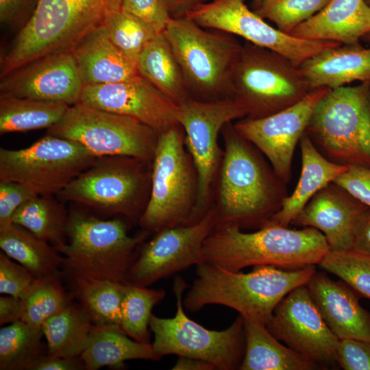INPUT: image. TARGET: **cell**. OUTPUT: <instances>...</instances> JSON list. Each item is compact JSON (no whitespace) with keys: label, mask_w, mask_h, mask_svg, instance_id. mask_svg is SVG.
<instances>
[{"label":"cell","mask_w":370,"mask_h":370,"mask_svg":"<svg viewBox=\"0 0 370 370\" xmlns=\"http://www.w3.org/2000/svg\"><path fill=\"white\" fill-rule=\"evenodd\" d=\"M196 266L197 277L183 300L186 310L195 312L207 305H222L264 325L280 301L294 288L306 285L317 272L314 265L296 269L258 265L249 273L205 261Z\"/></svg>","instance_id":"cell-1"},{"label":"cell","mask_w":370,"mask_h":370,"mask_svg":"<svg viewBox=\"0 0 370 370\" xmlns=\"http://www.w3.org/2000/svg\"><path fill=\"white\" fill-rule=\"evenodd\" d=\"M225 151L221 168L217 225L260 229L287 197L285 183L269 169L232 122L223 128Z\"/></svg>","instance_id":"cell-2"},{"label":"cell","mask_w":370,"mask_h":370,"mask_svg":"<svg viewBox=\"0 0 370 370\" xmlns=\"http://www.w3.org/2000/svg\"><path fill=\"white\" fill-rule=\"evenodd\" d=\"M330 251L325 236L313 227L300 230L266 224L252 232L234 225H217L202 248L204 260L238 271L249 266L296 269L319 264Z\"/></svg>","instance_id":"cell-3"},{"label":"cell","mask_w":370,"mask_h":370,"mask_svg":"<svg viewBox=\"0 0 370 370\" xmlns=\"http://www.w3.org/2000/svg\"><path fill=\"white\" fill-rule=\"evenodd\" d=\"M122 0H40L1 59V77L43 56L71 50L121 8Z\"/></svg>","instance_id":"cell-4"},{"label":"cell","mask_w":370,"mask_h":370,"mask_svg":"<svg viewBox=\"0 0 370 370\" xmlns=\"http://www.w3.org/2000/svg\"><path fill=\"white\" fill-rule=\"evenodd\" d=\"M148 232L130 236L121 219H101L81 210L69 212L63 254L67 277L127 283L129 271Z\"/></svg>","instance_id":"cell-5"},{"label":"cell","mask_w":370,"mask_h":370,"mask_svg":"<svg viewBox=\"0 0 370 370\" xmlns=\"http://www.w3.org/2000/svg\"><path fill=\"white\" fill-rule=\"evenodd\" d=\"M164 32L190 98H232V77L242 49L234 36L204 28L188 17L172 18Z\"/></svg>","instance_id":"cell-6"},{"label":"cell","mask_w":370,"mask_h":370,"mask_svg":"<svg viewBox=\"0 0 370 370\" xmlns=\"http://www.w3.org/2000/svg\"><path fill=\"white\" fill-rule=\"evenodd\" d=\"M184 145L185 134L180 124L159 134L151 163L149 198L139 220L149 234L196 223L198 177Z\"/></svg>","instance_id":"cell-7"},{"label":"cell","mask_w":370,"mask_h":370,"mask_svg":"<svg viewBox=\"0 0 370 370\" xmlns=\"http://www.w3.org/2000/svg\"><path fill=\"white\" fill-rule=\"evenodd\" d=\"M305 134L331 162L370 168V82L329 89Z\"/></svg>","instance_id":"cell-8"},{"label":"cell","mask_w":370,"mask_h":370,"mask_svg":"<svg viewBox=\"0 0 370 370\" xmlns=\"http://www.w3.org/2000/svg\"><path fill=\"white\" fill-rule=\"evenodd\" d=\"M151 163L129 156L97 158L56 196L139 221L149 198Z\"/></svg>","instance_id":"cell-9"},{"label":"cell","mask_w":370,"mask_h":370,"mask_svg":"<svg viewBox=\"0 0 370 370\" xmlns=\"http://www.w3.org/2000/svg\"><path fill=\"white\" fill-rule=\"evenodd\" d=\"M187 288L186 281L177 275L173 283L175 316L161 318L152 314L149 329L153 334L154 352L160 358L173 354L207 361L219 370L239 369L245 351L243 317L239 314L223 330L204 328L184 312L183 295Z\"/></svg>","instance_id":"cell-10"},{"label":"cell","mask_w":370,"mask_h":370,"mask_svg":"<svg viewBox=\"0 0 370 370\" xmlns=\"http://www.w3.org/2000/svg\"><path fill=\"white\" fill-rule=\"evenodd\" d=\"M312 90L300 71L284 56L245 41L232 77V98L249 118H261L285 109Z\"/></svg>","instance_id":"cell-11"},{"label":"cell","mask_w":370,"mask_h":370,"mask_svg":"<svg viewBox=\"0 0 370 370\" xmlns=\"http://www.w3.org/2000/svg\"><path fill=\"white\" fill-rule=\"evenodd\" d=\"M47 134L75 141L94 156H129L152 162L159 134L130 116L82 103L70 106Z\"/></svg>","instance_id":"cell-12"},{"label":"cell","mask_w":370,"mask_h":370,"mask_svg":"<svg viewBox=\"0 0 370 370\" xmlns=\"http://www.w3.org/2000/svg\"><path fill=\"white\" fill-rule=\"evenodd\" d=\"M96 158L75 141L47 134L23 149L1 147L0 180L21 183L38 195H56Z\"/></svg>","instance_id":"cell-13"},{"label":"cell","mask_w":370,"mask_h":370,"mask_svg":"<svg viewBox=\"0 0 370 370\" xmlns=\"http://www.w3.org/2000/svg\"><path fill=\"white\" fill-rule=\"evenodd\" d=\"M247 116L245 108L232 98L201 101L190 97L178 106L177 123L184 129L185 145L198 177L196 222L210 209L211 188L221 160L219 132L226 124Z\"/></svg>","instance_id":"cell-14"},{"label":"cell","mask_w":370,"mask_h":370,"mask_svg":"<svg viewBox=\"0 0 370 370\" xmlns=\"http://www.w3.org/2000/svg\"><path fill=\"white\" fill-rule=\"evenodd\" d=\"M186 17L204 28L240 36L245 41L273 51L297 67L319 52L340 45L331 41L304 40L287 34L251 10L245 0H211Z\"/></svg>","instance_id":"cell-15"},{"label":"cell","mask_w":370,"mask_h":370,"mask_svg":"<svg viewBox=\"0 0 370 370\" xmlns=\"http://www.w3.org/2000/svg\"><path fill=\"white\" fill-rule=\"evenodd\" d=\"M217 224L216 209L210 208L195 223L166 227L156 232L140 249L129 271L127 282L147 287L204 262V241Z\"/></svg>","instance_id":"cell-16"},{"label":"cell","mask_w":370,"mask_h":370,"mask_svg":"<svg viewBox=\"0 0 370 370\" xmlns=\"http://www.w3.org/2000/svg\"><path fill=\"white\" fill-rule=\"evenodd\" d=\"M266 327L276 338L322 369L339 367V339L324 321L306 285L294 288L280 301Z\"/></svg>","instance_id":"cell-17"},{"label":"cell","mask_w":370,"mask_h":370,"mask_svg":"<svg viewBox=\"0 0 370 370\" xmlns=\"http://www.w3.org/2000/svg\"><path fill=\"white\" fill-rule=\"evenodd\" d=\"M329 89H313L278 112L261 118L245 117L234 124L238 133L268 158L272 169L285 184L291 180L297 144L305 134L316 105Z\"/></svg>","instance_id":"cell-18"},{"label":"cell","mask_w":370,"mask_h":370,"mask_svg":"<svg viewBox=\"0 0 370 370\" xmlns=\"http://www.w3.org/2000/svg\"><path fill=\"white\" fill-rule=\"evenodd\" d=\"M79 102L136 119L158 134L178 124V106L139 73L118 82L84 86Z\"/></svg>","instance_id":"cell-19"},{"label":"cell","mask_w":370,"mask_h":370,"mask_svg":"<svg viewBox=\"0 0 370 370\" xmlns=\"http://www.w3.org/2000/svg\"><path fill=\"white\" fill-rule=\"evenodd\" d=\"M84 86L68 50L40 57L1 77L0 94L72 106L79 102Z\"/></svg>","instance_id":"cell-20"},{"label":"cell","mask_w":370,"mask_h":370,"mask_svg":"<svg viewBox=\"0 0 370 370\" xmlns=\"http://www.w3.org/2000/svg\"><path fill=\"white\" fill-rule=\"evenodd\" d=\"M367 208L332 182L312 197L291 224L320 231L330 251L348 250L358 219Z\"/></svg>","instance_id":"cell-21"},{"label":"cell","mask_w":370,"mask_h":370,"mask_svg":"<svg viewBox=\"0 0 370 370\" xmlns=\"http://www.w3.org/2000/svg\"><path fill=\"white\" fill-rule=\"evenodd\" d=\"M324 321L339 339L370 341V313L352 288L316 272L306 284Z\"/></svg>","instance_id":"cell-22"},{"label":"cell","mask_w":370,"mask_h":370,"mask_svg":"<svg viewBox=\"0 0 370 370\" xmlns=\"http://www.w3.org/2000/svg\"><path fill=\"white\" fill-rule=\"evenodd\" d=\"M369 34L370 5L366 0H330L288 34L304 40L351 45Z\"/></svg>","instance_id":"cell-23"},{"label":"cell","mask_w":370,"mask_h":370,"mask_svg":"<svg viewBox=\"0 0 370 370\" xmlns=\"http://www.w3.org/2000/svg\"><path fill=\"white\" fill-rule=\"evenodd\" d=\"M84 86L121 82L138 74L137 62L122 52L101 25L71 50Z\"/></svg>","instance_id":"cell-24"},{"label":"cell","mask_w":370,"mask_h":370,"mask_svg":"<svg viewBox=\"0 0 370 370\" xmlns=\"http://www.w3.org/2000/svg\"><path fill=\"white\" fill-rule=\"evenodd\" d=\"M299 69L311 90L370 82V47L340 44L314 55Z\"/></svg>","instance_id":"cell-25"},{"label":"cell","mask_w":370,"mask_h":370,"mask_svg":"<svg viewBox=\"0 0 370 370\" xmlns=\"http://www.w3.org/2000/svg\"><path fill=\"white\" fill-rule=\"evenodd\" d=\"M299 143L301 173L298 183L293 193L284 199L280 209L267 224L288 227L316 193L333 182L349 166L327 159L306 134Z\"/></svg>","instance_id":"cell-26"},{"label":"cell","mask_w":370,"mask_h":370,"mask_svg":"<svg viewBox=\"0 0 370 370\" xmlns=\"http://www.w3.org/2000/svg\"><path fill=\"white\" fill-rule=\"evenodd\" d=\"M243 318L245 351L241 370H314L312 360L280 343L266 325Z\"/></svg>","instance_id":"cell-27"},{"label":"cell","mask_w":370,"mask_h":370,"mask_svg":"<svg viewBox=\"0 0 370 370\" xmlns=\"http://www.w3.org/2000/svg\"><path fill=\"white\" fill-rule=\"evenodd\" d=\"M80 357L85 370H97L103 367H121L129 360L160 359L154 352L151 343L137 341L115 325L95 324Z\"/></svg>","instance_id":"cell-28"},{"label":"cell","mask_w":370,"mask_h":370,"mask_svg":"<svg viewBox=\"0 0 370 370\" xmlns=\"http://www.w3.org/2000/svg\"><path fill=\"white\" fill-rule=\"evenodd\" d=\"M0 248L38 279L62 275L63 256L21 225L12 223L0 227Z\"/></svg>","instance_id":"cell-29"},{"label":"cell","mask_w":370,"mask_h":370,"mask_svg":"<svg viewBox=\"0 0 370 370\" xmlns=\"http://www.w3.org/2000/svg\"><path fill=\"white\" fill-rule=\"evenodd\" d=\"M137 69L176 105L190 98L181 68L164 32L157 34L144 47L137 60Z\"/></svg>","instance_id":"cell-30"},{"label":"cell","mask_w":370,"mask_h":370,"mask_svg":"<svg viewBox=\"0 0 370 370\" xmlns=\"http://www.w3.org/2000/svg\"><path fill=\"white\" fill-rule=\"evenodd\" d=\"M93 325L86 309L73 299L42 325L48 355L66 358L80 356L88 343Z\"/></svg>","instance_id":"cell-31"},{"label":"cell","mask_w":370,"mask_h":370,"mask_svg":"<svg viewBox=\"0 0 370 370\" xmlns=\"http://www.w3.org/2000/svg\"><path fill=\"white\" fill-rule=\"evenodd\" d=\"M70 105L0 94V134L50 128L64 116Z\"/></svg>","instance_id":"cell-32"},{"label":"cell","mask_w":370,"mask_h":370,"mask_svg":"<svg viewBox=\"0 0 370 370\" xmlns=\"http://www.w3.org/2000/svg\"><path fill=\"white\" fill-rule=\"evenodd\" d=\"M69 212L53 195H36L14 213L12 223L21 225L56 250L67 242Z\"/></svg>","instance_id":"cell-33"},{"label":"cell","mask_w":370,"mask_h":370,"mask_svg":"<svg viewBox=\"0 0 370 370\" xmlns=\"http://www.w3.org/2000/svg\"><path fill=\"white\" fill-rule=\"evenodd\" d=\"M67 278L71 293L88 312L94 324L115 325L121 329V304L126 283Z\"/></svg>","instance_id":"cell-34"},{"label":"cell","mask_w":370,"mask_h":370,"mask_svg":"<svg viewBox=\"0 0 370 370\" xmlns=\"http://www.w3.org/2000/svg\"><path fill=\"white\" fill-rule=\"evenodd\" d=\"M43 334L20 320L0 329V369L32 370L48 355Z\"/></svg>","instance_id":"cell-35"},{"label":"cell","mask_w":370,"mask_h":370,"mask_svg":"<svg viewBox=\"0 0 370 370\" xmlns=\"http://www.w3.org/2000/svg\"><path fill=\"white\" fill-rule=\"evenodd\" d=\"M165 297V291L127 282L121 304V330L132 338L150 343L149 321L153 307Z\"/></svg>","instance_id":"cell-36"},{"label":"cell","mask_w":370,"mask_h":370,"mask_svg":"<svg viewBox=\"0 0 370 370\" xmlns=\"http://www.w3.org/2000/svg\"><path fill=\"white\" fill-rule=\"evenodd\" d=\"M60 280L61 275L38 279L22 299L21 321L35 331L42 333L44 323L73 299V294L64 288Z\"/></svg>","instance_id":"cell-37"},{"label":"cell","mask_w":370,"mask_h":370,"mask_svg":"<svg viewBox=\"0 0 370 370\" xmlns=\"http://www.w3.org/2000/svg\"><path fill=\"white\" fill-rule=\"evenodd\" d=\"M103 26L112 42L136 62L147 43L160 34L122 8L109 15Z\"/></svg>","instance_id":"cell-38"},{"label":"cell","mask_w":370,"mask_h":370,"mask_svg":"<svg viewBox=\"0 0 370 370\" xmlns=\"http://www.w3.org/2000/svg\"><path fill=\"white\" fill-rule=\"evenodd\" d=\"M319 265L370 299V254L354 249L330 251Z\"/></svg>","instance_id":"cell-39"},{"label":"cell","mask_w":370,"mask_h":370,"mask_svg":"<svg viewBox=\"0 0 370 370\" xmlns=\"http://www.w3.org/2000/svg\"><path fill=\"white\" fill-rule=\"evenodd\" d=\"M330 0H263L254 12L288 34L319 12Z\"/></svg>","instance_id":"cell-40"},{"label":"cell","mask_w":370,"mask_h":370,"mask_svg":"<svg viewBox=\"0 0 370 370\" xmlns=\"http://www.w3.org/2000/svg\"><path fill=\"white\" fill-rule=\"evenodd\" d=\"M28 269L0 253V293L23 299L37 281Z\"/></svg>","instance_id":"cell-41"},{"label":"cell","mask_w":370,"mask_h":370,"mask_svg":"<svg viewBox=\"0 0 370 370\" xmlns=\"http://www.w3.org/2000/svg\"><path fill=\"white\" fill-rule=\"evenodd\" d=\"M121 8L157 33L164 32L172 19L164 0H122Z\"/></svg>","instance_id":"cell-42"},{"label":"cell","mask_w":370,"mask_h":370,"mask_svg":"<svg viewBox=\"0 0 370 370\" xmlns=\"http://www.w3.org/2000/svg\"><path fill=\"white\" fill-rule=\"evenodd\" d=\"M333 183L370 208V168L349 165Z\"/></svg>","instance_id":"cell-43"},{"label":"cell","mask_w":370,"mask_h":370,"mask_svg":"<svg viewBox=\"0 0 370 370\" xmlns=\"http://www.w3.org/2000/svg\"><path fill=\"white\" fill-rule=\"evenodd\" d=\"M36 195H38L21 183L0 180V227L12 223L15 211Z\"/></svg>","instance_id":"cell-44"},{"label":"cell","mask_w":370,"mask_h":370,"mask_svg":"<svg viewBox=\"0 0 370 370\" xmlns=\"http://www.w3.org/2000/svg\"><path fill=\"white\" fill-rule=\"evenodd\" d=\"M337 362L344 370H370V341L339 340Z\"/></svg>","instance_id":"cell-45"},{"label":"cell","mask_w":370,"mask_h":370,"mask_svg":"<svg viewBox=\"0 0 370 370\" xmlns=\"http://www.w3.org/2000/svg\"><path fill=\"white\" fill-rule=\"evenodd\" d=\"M39 1L0 0L1 24L11 27L21 26V29L33 16Z\"/></svg>","instance_id":"cell-46"},{"label":"cell","mask_w":370,"mask_h":370,"mask_svg":"<svg viewBox=\"0 0 370 370\" xmlns=\"http://www.w3.org/2000/svg\"><path fill=\"white\" fill-rule=\"evenodd\" d=\"M85 369L80 356L66 358L47 355L40 359L32 370H82Z\"/></svg>","instance_id":"cell-47"},{"label":"cell","mask_w":370,"mask_h":370,"mask_svg":"<svg viewBox=\"0 0 370 370\" xmlns=\"http://www.w3.org/2000/svg\"><path fill=\"white\" fill-rule=\"evenodd\" d=\"M23 312V300L8 295H1L0 297V325L22 319Z\"/></svg>","instance_id":"cell-48"},{"label":"cell","mask_w":370,"mask_h":370,"mask_svg":"<svg viewBox=\"0 0 370 370\" xmlns=\"http://www.w3.org/2000/svg\"><path fill=\"white\" fill-rule=\"evenodd\" d=\"M352 249L370 254V208H367L358 219L354 234Z\"/></svg>","instance_id":"cell-49"},{"label":"cell","mask_w":370,"mask_h":370,"mask_svg":"<svg viewBox=\"0 0 370 370\" xmlns=\"http://www.w3.org/2000/svg\"><path fill=\"white\" fill-rule=\"evenodd\" d=\"M173 18L186 17L199 6L211 0H164Z\"/></svg>","instance_id":"cell-50"},{"label":"cell","mask_w":370,"mask_h":370,"mask_svg":"<svg viewBox=\"0 0 370 370\" xmlns=\"http://www.w3.org/2000/svg\"><path fill=\"white\" fill-rule=\"evenodd\" d=\"M173 370H214L215 367L205 360L189 358L184 356H179L178 360L173 366Z\"/></svg>","instance_id":"cell-51"},{"label":"cell","mask_w":370,"mask_h":370,"mask_svg":"<svg viewBox=\"0 0 370 370\" xmlns=\"http://www.w3.org/2000/svg\"><path fill=\"white\" fill-rule=\"evenodd\" d=\"M263 0H253V3L254 6L258 5L260 4Z\"/></svg>","instance_id":"cell-52"},{"label":"cell","mask_w":370,"mask_h":370,"mask_svg":"<svg viewBox=\"0 0 370 370\" xmlns=\"http://www.w3.org/2000/svg\"><path fill=\"white\" fill-rule=\"evenodd\" d=\"M363 38L370 42V34L365 36Z\"/></svg>","instance_id":"cell-53"},{"label":"cell","mask_w":370,"mask_h":370,"mask_svg":"<svg viewBox=\"0 0 370 370\" xmlns=\"http://www.w3.org/2000/svg\"><path fill=\"white\" fill-rule=\"evenodd\" d=\"M366 1H367V3L370 5V0H366Z\"/></svg>","instance_id":"cell-54"}]
</instances>
